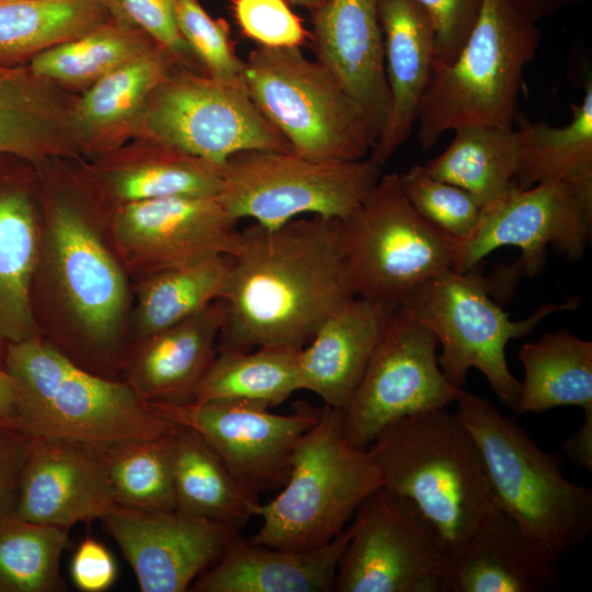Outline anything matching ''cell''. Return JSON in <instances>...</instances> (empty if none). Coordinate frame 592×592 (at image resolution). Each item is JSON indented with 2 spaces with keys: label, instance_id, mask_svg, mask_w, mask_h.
Instances as JSON below:
<instances>
[{
  "label": "cell",
  "instance_id": "6da1fadb",
  "mask_svg": "<svg viewBox=\"0 0 592 592\" xmlns=\"http://www.w3.org/2000/svg\"><path fill=\"white\" fill-rule=\"evenodd\" d=\"M39 166L42 230L30 294L35 323L82 368L121 379L133 282L110 243L103 214L73 177Z\"/></svg>",
  "mask_w": 592,
  "mask_h": 592
},
{
  "label": "cell",
  "instance_id": "7a4b0ae2",
  "mask_svg": "<svg viewBox=\"0 0 592 592\" xmlns=\"http://www.w3.org/2000/svg\"><path fill=\"white\" fill-rule=\"evenodd\" d=\"M340 219L311 216L240 230L225 289L217 351L300 350L354 297L340 243Z\"/></svg>",
  "mask_w": 592,
  "mask_h": 592
},
{
  "label": "cell",
  "instance_id": "3957f363",
  "mask_svg": "<svg viewBox=\"0 0 592 592\" xmlns=\"http://www.w3.org/2000/svg\"><path fill=\"white\" fill-rule=\"evenodd\" d=\"M367 451L382 487L417 508L452 558L498 506L476 441L447 407L391 423Z\"/></svg>",
  "mask_w": 592,
  "mask_h": 592
},
{
  "label": "cell",
  "instance_id": "277c9868",
  "mask_svg": "<svg viewBox=\"0 0 592 592\" xmlns=\"http://www.w3.org/2000/svg\"><path fill=\"white\" fill-rule=\"evenodd\" d=\"M3 367L14 385L16 421L32 439L109 448L177 426L122 379L82 368L43 337L10 344Z\"/></svg>",
  "mask_w": 592,
  "mask_h": 592
},
{
  "label": "cell",
  "instance_id": "5b68a950",
  "mask_svg": "<svg viewBox=\"0 0 592 592\" xmlns=\"http://www.w3.org/2000/svg\"><path fill=\"white\" fill-rule=\"evenodd\" d=\"M537 21L512 0H482L455 59L432 67L417 118L423 149L464 126L513 127L523 72L539 44Z\"/></svg>",
  "mask_w": 592,
  "mask_h": 592
},
{
  "label": "cell",
  "instance_id": "8992f818",
  "mask_svg": "<svg viewBox=\"0 0 592 592\" xmlns=\"http://www.w3.org/2000/svg\"><path fill=\"white\" fill-rule=\"evenodd\" d=\"M456 413L482 455L498 506L559 560L592 530V489L568 480L565 459L543 451L490 401L465 391Z\"/></svg>",
  "mask_w": 592,
  "mask_h": 592
},
{
  "label": "cell",
  "instance_id": "52a82bcc",
  "mask_svg": "<svg viewBox=\"0 0 592 592\" xmlns=\"http://www.w3.org/2000/svg\"><path fill=\"white\" fill-rule=\"evenodd\" d=\"M283 490L260 504V528L248 538L267 547L305 550L333 539L362 502L382 487L367 448L350 443L343 411L323 406L318 421L297 442Z\"/></svg>",
  "mask_w": 592,
  "mask_h": 592
},
{
  "label": "cell",
  "instance_id": "ba28073f",
  "mask_svg": "<svg viewBox=\"0 0 592 592\" xmlns=\"http://www.w3.org/2000/svg\"><path fill=\"white\" fill-rule=\"evenodd\" d=\"M243 82L262 114L301 157L360 160L377 141L361 106L300 47L252 49L244 60Z\"/></svg>",
  "mask_w": 592,
  "mask_h": 592
},
{
  "label": "cell",
  "instance_id": "9c48e42d",
  "mask_svg": "<svg viewBox=\"0 0 592 592\" xmlns=\"http://www.w3.org/2000/svg\"><path fill=\"white\" fill-rule=\"evenodd\" d=\"M457 238L419 215L398 173L379 178L340 224V243L354 296L400 306L426 281L454 270Z\"/></svg>",
  "mask_w": 592,
  "mask_h": 592
},
{
  "label": "cell",
  "instance_id": "30bf717a",
  "mask_svg": "<svg viewBox=\"0 0 592 592\" xmlns=\"http://www.w3.org/2000/svg\"><path fill=\"white\" fill-rule=\"evenodd\" d=\"M490 287L474 269L449 270L423 283L403 305L436 337L439 366L451 384L463 388L468 372L476 368L497 398L514 410L521 383L506 362L508 342L530 335L551 314L574 310L580 299L546 304L525 319L512 320L493 301Z\"/></svg>",
  "mask_w": 592,
  "mask_h": 592
},
{
  "label": "cell",
  "instance_id": "8fae6325",
  "mask_svg": "<svg viewBox=\"0 0 592 592\" xmlns=\"http://www.w3.org/2000/svg\"><path fill=\"white\" fill-rule=\"evenodd\" d=\"M368 157L319 161L293 151L246 150L223 167L217 198L238 220L276 227L303 215L344 220L379 180Z\"/></svg>",
  "mask_w": 592,
  "mask_h": 592
},
{
  "label": "cell",
  "instance_id": "7c38bea8",
  "mask_svg": "<svg viewBox=\"0 0 592 592\" xmlns=\"http://www.w3.org/2000/svg\"><path fill=\"white\" fill-rule=\"evenodd\" d=\"M135 133L224 167L246 150L292 151L243 83L175 68L149 95Z\"/></svg>",
  "mask_w": 592,
  "mask_h": 592
},
{
  "label": "cell",
  "instance_id": "4fadbf2b",
  "mask_svg": "<svg viewBox=\"0 0 592 592\" xmlns=\"http://www.w3.org/2000/svg\"><path fill=\"white\" fill-rule=\"evenodd\" d=\"M337 592H451L452 557L417 508L383 487L358 506Z\"/></svg>",
  "mask_w": 592,
  "mask_h": 592
},
{
  "label": "cell",
  "instance_id": "5bb4252c",
  "mask_svg": "<svg viewBox=\"0 0 592 592\" xmlns=\"http://www.w3.org/2000/svg\"><path fill=\"white\" fill-rule=\"evenodd\" d=\"M434 333L406 305L394 307L386 330L343 411L346 439L367 448L391 423L456 403L464 388L442 373Z\"/></svg>",
  "mask_w": 592,
  "mask_h": 592
},
{
  "label": "cell",
  "instance_id": "9a60e30c",
  "mask_svg": "<svg viewBox=\"0 0 592 592\" xmlns=\"http://www.w3.org/2000/svg\"><path fill=\"white\" fill-rule=\"evenodd\" d=\"M104 218L110 243L133 284L210 257H232L239 248V220L217 196L140 201Z\"/></svg>",
  "mask_w": 592,
  "mask_h": 592
},
{
  "label": "cell",
  "instance_id": "2e32d148",
  "mask_svg": "<svg viewBox=\"0 0 592 592\" xmlns=\"http://www.w3.org/2000/svg\"><path fill=\"white\" fill-rule=\"evenodd\" d=\"M592 214L565 181L522 189L512 184L482 206L479 220L458 240L454 271L473 270L498 248L516 247L521 257L506 273L535 275L545 264L548 246L568 261L579 260L591 238Z\"/></svg>",
  "mask_w": 592,
  "mask_h": 592
},
{
  "label": "cell",
  "instance_id": "e0dca14e",
  "mask_svg": "<svg viewBox=\"0 0 592 592\" xmlns=\"http://www.w3.org/2000/svg\"><path fill=\"white\" fill-rule=\"evenodd\" d=\"M151 406L174 424L197 432L258 497L284 486L297 442L322 411L305 401L297 402L288 414L241 400Z\"/></svg>",
  "mask_w": 592,
  "mask_h": 592
},
{
  "label": "cell",
  "instance_id": "ac0fdd59",
  "mask_svg": "<svg viewBox=\"0 0 592 592\" xmlns=\"http://www.w3.org/2000/svg\"><path fill=\"white\" fill-rule=\"evenodd\" d=\"M141 592H185L240 536L220 522L116 506L103 519Z\"/></svg>",
  "mask_w": 592,
  "mask_h": 592
},
{
  "label": "cell",
  "instance_id": "d6986e66",
  "mask_svg": "<svg viewBox=\"0 0 592 592\" xmlns=\"http://www.w3.org/2000/svg\"><path fill=\"white\" fill-rule=\"evenodd\" d=\"M117 505L106 448L48 439H32L19 481L14 515L70 528L102 520Z\"/></svg>",
  "mask_w": 592,
  "mask_h": 592
},
{
  "label": "cell",
  "instance_id": "ffe728a7",
  "mask_svg": "<svg viewBox=\"0 0 592 592\" xmlns=\"http://www.w3.org/2000/svg\"><path fill=\"white\" fill-rule=\"evenodd\" d=\"M309 12L316 60L361 106L378 139L389 110L379 0H325Z\"/></svg>",
  "mask_w": 592,
  "mask_h": 592
},
{
  "label": "cell",
  "instance_id": "44dd1931",
  "mask_svg": "<svg viewBox=\"0 0 592 592\" xmlns=\"http://www.w3.org/2000/svg\"><path fill=\"white\" fill-rule=\"evenodd\" d=\"M217 299L193 316L130 344L121 379L150 405L194 400L217 353L225 322Z\"/></svg>",
  "mask_w": 592,
  "mask_h": 592
},
{
  "label": "cell",
  "instance_id": "7402d4cb",
  "mask_svg": "<svg viewBox=\"0 0 592 592\" xmlns=\"http://www.w3.org/2000/svg\"><path fill=\"white\" fill-rule=\"evenodd\" d=\"M147 141L138 153L86 167L75 180L104 215L140 201L169 196H217L223 167L163 144Z\"/></svg>",
  "mask_w": 592,
  "mask_h": 592
},
{
  "label": "cell",
  "instance_id": "603a6c76",
  "mask_svg": "<svg viewBox=\"0 0 592 592\" xmlns=\"http://www.w3.org/2000/svg\"><path fill=\"white\" fill-rule=\"evenodd\" d=\"M379 20L389 110L368 158L382 168L417 123L434 62L435 36L415 0H379Z\"/></svg>",
  "mask_w": 592,
  "mask_h": 592
},
{
  "label": "cell",
  "instance_id": "cb8c5ba5",
  "mask_svg": "<svg viewBox=\"0 0 592 592\" xmlns=\"http://www.w3.org/2000/svg\"><path fill=\"white\" fill-rule=\"evenodd\" d=\"M394 307L354 296L337 308L298 352L303 389L344 411Z\"/></svg>",
  "mask_w": 592,
  "mask_h": 592
},
{
  "label": "cell",
  "instance_id": "d4e9b609",
  "mask_svg": "<svg viewBox=\"0 0 592 592\" xmlns=\"http://www.w3.org/2000/svg\"><path fill=\"white\" fill-rule=\"evenodd\" d=\"M0 169V365L10 344L42 337L31 307L42 208L39 183Z\"/></svg>",
  "mask_w": 592,
  "mask_h": 592
},
{
  "label": "cell",
  "instance_id": "484cf974",
  "mask_svg": "<svg viewBox=\"0 0 592 592\" xmlns=\"http://www.w3.org/2000/svg\"><path fill=\"white\" fill-rule=\"evenodd\" d=\"M352 522L325 545L305 550L267 547L241 535L192 584V592H328L352 535Z\"/></svg>",
  "mask_w": 592,
  "mask_h": 592
},
{
  "label": "cell",
  "instance_id": "4316f807",
  "mask_svg": "<svg viewBox=\"0 0 592 592\" xmlns=\"http://www.w3.org/2000/svg\"><path fill=\"white\" fill-rule=\"evenodd\" d=\"M557 559L497 506L469 545L452 558L451 592H550Z\"/></svg>",
  "mask_w": 592,
  "mask_h": 592
},
{
  "label": "cell",
  "instance_id": "83f0119b",
  "mask_svg": "<svg viewBox=\"0 0 592 592\" xmlns=\"http://www.w3.org/2000/svg\"><path fill=\"white\" fill-rule=\"evenodd\" d=\"M48 83L30 68L0 66V155L39 166L86 153L71 109Z\"/></svg>",
  "mask_w": 592,
  "mask_h": 592
},
{
  "label": "cell",
  "instance_id": "f1b7e54d",
  "mask_svg": "<svg viewBox=\"0 0 592 592\" xmlns=\"http://www.w3.org/2000/svg\"><path fill=\"white\" fill-rule=\"evenodd\" d=\"M175 67L174 56L158 44L94 81L71 107L86 153H109L118 136L134 132L149 95Z\"/></svg>",
  "mask_w": 592,
  "mask_h": 592
},
{
  "label": "cell",
  "instance_id": "f546056e",
  "mask_svg": "<svg viewBox=\"0 0 592 592\" xmlns=\"http://www.w3.org/2000/svg\"><path fill=\"white\" fill-rule=\"evenodd\" d=\"M583 98L571 104V121L561 127L532 123L517 113L521 146L514 185L526 189L549 181L572 186L582 206L592 214V78L585 73Z\"/></svg>",
  "mask_w": 592,
  "mask_h": 592
},
{
  "label": "cell",
  "instance_id": "4dcf8cb0",
  "mask_svg": "<svg viewBox=\"0 0 592 592\" xmlns=\"http://www.w3.org/2000/svg\"><path fill=\"white\" fill-rule=\"evenodd\" d=\"M175 511L231 525L238 530L258 516L257 494L248 490L194 430L174 431Z\"/></svg>",
  "mask_w": 592,
  "mask_h": 592
},
{
  "label": "cell",
  "instance_id": "1f68e13d",
  "mask_svg": "<svg viewBox=\"0 0 592 592\" xmlns=\"http://www.w3.org/2000/svg\"><path fill=\"white\" fill-rule=\"evenodd\" d=\"M524 369L514 412L576 406L592 411V342L565 329L546 332L519 351Z\"/></svg>",
  "mask_w": 592,
  "mask_h": 592
},
{
  "label": "cell",
  "instance_id": "d6a6232c",
  "mask_svg": "<svg viewBox=\"0 0 592 592\" xmlns=\"http://www.w3.org/2000/svg\"><path fill=\"white\" fill-rule=\"evenodd\" d=\"M231 264V255H215L134 283L130 344L193 316L219 299Z\"/></svg>",
  "mask_w": 592,
  "mask_h": 592
},
{
  "label": "cell",
  "instance_id": "836d02e7",
  "mask_svg": "<svg viewBox=\"0 0 592 592\" xmlns=\"http://www.w3.org/2000/svg\"><path fill=\"white\" fill-rule=\"evenodd\" d=\"M449 146L423 167L435 179L469 192L481 206L504 193L520 167L516 128L464 126Z\"/></svg>",
  "mask_w": 592,
  "mask_h": 592
},
{
  "label": "cell",
  "instance_id": "e575fe53",
  "mask_svg": "<svg viewBox=\"0 0 592 592\" xmlns=\"http://www.w3.org/2000/svg\"><path fill=\"white\" fill-rule=\"evenodd\" d=\"M298 352L287 346L217 351L193 401L241 400L278 406L303 389Z\"/></svg>",
  "mask_w": 592,
  "mask_h": 592
},
{
  "label": "cell",
  "instance_id": "d590c367",
  "mask_svg": "<svg viewBox=\"0 0 592 592\" xmlns=\"http://www.w3.org/2000/svg\"><path fill=\"white\" fill-rule=\"evenodd\" d=\"M156 45L141 30L111 16L73 39L36 54L29 68L47 81L93 83Z\"/></svg>",
  "mask_w": 592,
  "mask_h": 592
},
{
  "label": "cell",
  "instance_id": "8d00e7d4",
  "mask_svg": "<svg viewBox=\"0 0 592 592\" xmlns=\"http://www.w3.org/2000/svg\"><path fill=\"white\" fill-rule=\"evenodd\" d=\"M109 18L105 0L0 2V56L38 54L84 34Z\"/></svg>",
  "mask_w": 592,
  "mask_h": 592
},
{
  "label": "cell",
  "instance_id": "74e56055",
  "mask_svg": "<svg viewBox=\"0 0 592 592\" xmlns=\"http://www.w3.org/2000/svg\"><path fill=\"white\" fill-rule=\"evenodd\" d=\"M177 426L157 437L106 448L118 506L148 512L175 511L173 445Z\"/></svg>",
  "mask_w": 592,
  "mask_h": 592
},
{
  "label": "cell",
  "instance_id": "f35d334b",
  "mask_svg": "<svg viewBox=\"0 0 592 592\" xmlns=\"http://www.w3.org/2000/svg\"><path fill=\"white\" fill-rule=\"evenodd\" d=\"M68 531L14 514L0 520V592L61 591L59 565Z\"/></svg>",
  "mask_w": 592,
  "mask_h": 592
},
{
  "label": "cell",
  "instance_id": "ab89813d",
  "mask_svg": "<svg viewBox=\"0 0 592 592\" xmlns=\"http://www.w3.org/2000/svg\"><path fill=\"white\" fill-rule=\"evenodd\" d=\"M398 178L414 210L441 230L463 239L476 227L482 206L469 192L433 178L423 166H413Z\"/></svg>",
  "mask_w": 592,
  "mask_h": 592
},
{
  "label": "cell",
  "instance_id": "60d3db41",
  "mask_svg": "<svg viewBox=\"0 0 592 592\" xmlns=\"http://www.w3.org/2000/svg\"><path fill=\"white\" fill-rule=\"evenodd\" d=\"M178 29L203 72L228 83H243L242 60L226 20L212 18L198 0H177Z\"/></svg>",
  "mask_w": 592,
  "mask_h": 592
},
{
  "label": "cell",
  "instance_id": "b9f144b4",
  "mask_svg": "<svg viewBox=\"0 0 592 592\" xmlns=\"http://www.w3.org/2000/svg\"><path fill=\"white\" fill-rule=\"evenodd\" d=\"M234 19L247 38L263 47H300L309 39L286 0H230Z\"/></svg>",
  "mask_w": 592,
  "mask_h": 592
},
{
  "label": "cell",
  "instance_id": "7bdbcfd3",
  "mask_svg": "<svg viewBox=\"0 0 592 592\" xmlns=\"http://www.w3.org/2000/svg\"><path fill=\"white\" fill-rule=\"evenodd\" d=\"M175 1L105 0L112 18L145 32L169 50L181 67L203 72L198 61L178 29Z\"/></svg>",
  "mask_w": 592,
  "mask_h": 592
},
{
  "label": "cell",
  "instance_id": "ee69618b",
  "mask_svg": "<svg viewBox=\"0 0 592 592\" xmlns=\"http://www.w3.org/2000/svg\"><path fill=\"white\" fill-rule=\"evenodd\" d=\"M428 14L435 36L433 65L451 64L474 27L482 0H415Z\"/></svg>",
  "mask_w": 592,
  "mask_h": 592
},
{
  "label": "cell",
  "instance_id": "f6af8a7d",
  "mask_svg": "<svg viewBox=\"0 0 592 592\" xmlns=\"http://www.w3.org/2000/svg\"><path fill=\"white\" fill-rule=\"evenodd\" d=\"M32 437L19 424L0 418V520L14 514L19 481Z\"/></svg>",
  "mask_w": 592,
  "mask_h": 592
},
{
  "label": "cell",
  "instance_id": "bcb514c9",
  "mask_svg": "<svg viewBox=\"0 0 592 592\" xmlns=\"http://www.w3.org/2000/svg\"><path fill=\"white\" fill-rule=\"evenodd\" d=\"M73 584L83 592H103L116 580L117 567L111 551L93 537L84 538L70 562Z\"/></svg>",
  "mask_w": 592,
  "mask_h": 592
},
{
  "label": "cell",
  "instance_id": "7dc6e473",
  "mask_svg": "<svg viewBox=\"0 0 592 592\" xmlns=\"http://www.w3.org/2000/svg\"><path fill=\"white\" fill-rule=\"evenodd\" d=\"M561 448L574 465L592 471V411L584 412L582 424L565 440Z\"/></svg>",
  "mask_w": 592,
  "mask_h": 592
},
{
  "label": "cell",
  "instance_id": "c3c4849f",
  "mask_svg": "<svg viewBox=\"0 0 592 592\" xmlns=\"http://www.w3.org/2000/svg\"><path fill=\"white\" fill-rule=\"evenodd\" d=\"M517 7L525 10L534 18L539 20L544 16H549L559 10L589 0H512Z\"/></svg>",
  "mask_w": 592,
  "mask_h": 592
},
{
  "label": "cell",
  "instance_id": "681fc988",
  "mask_svg": "<svg viewBox=\"0 0 592 592\" xmlns=\"http://www.w3.org/2000/svg\"><path fill=\"white\" fill-rule=\"evenodd\" d=\"M0 418L16 421L15 392L11 376L0 365Z\"/></svg>",
  "mask_w": 592,
  "mask_h": 592
},
{
  "label": "cell",
  "instance_id": "f907efd6",
  "mask_svg": "<svg viewBox=\"0 0 592 592\" xmlns=\"http://www.w3.org/2000/svg\"><path fill=\"white\" fill-rule=\"evenodd\" d=\"M289 4L306 8L308 11L321 4L325 0H286Z\"/></svg>",
  "mask_w": 592,
  "mask_h": 592
},
{
  "label": "cell",
  "instance_id": "816d5d0a",
  "mask_svg": "<svg viewBox=\"0 0 592 592\" xmlns=\"http://www.w3.org/2000/svg\"><path fill=\"white\" fill-rule=\"evenodd\" d=\"M8 1V0H0V2Z\"/></svg>",
  "mask_w": 592,
  "mask_h": 592
}]
</instances>
